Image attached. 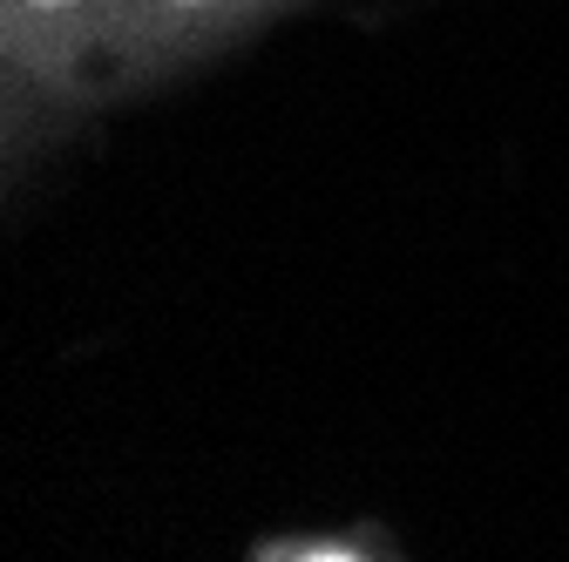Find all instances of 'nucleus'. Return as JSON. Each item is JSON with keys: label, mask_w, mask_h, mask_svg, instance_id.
<instances>
[{"label": "nucleus", "mask_w": 569, "mask_h": 562, "mask_svg": "<svg viewBox=\"0 0 569 562\" xmlns=\"http://www.w3.org/2000/svg\"><path fill=\"white\" fill-rule=\"evenodd\" d=\"M312 0H0V170L21 183L122 102L224 61Z\"/></svg>", "instance_id": "1"}, {"label": "nucleus", "mask_w": 569, "mask_h": 562, "mask_svg": "<svg viewBox=\"0 0 569 562\" xmlns=\"http://www.w3.org/2000/svg\"><path fill=\"white\" fill-rule=\"evenodd\" d=\"M251 562H400L407 542L387 522H306L244 542Z\"/></svg>", "instance_id": "2"}]
</instances>
